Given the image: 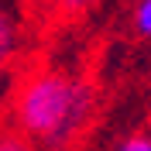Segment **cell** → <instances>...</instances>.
Wrapping results in <instances>:
<instances>
[{"instance_id": "obj_1", "label": "cell", "mask_w": 151, "mask_h": 151, "mask_svg": "<svg viewBox=\"0 0 151 151\" xmlns=\"http://www.w3.org/2000/svg\"><path fill=\"white\" fill-rule=\"evenodd\" d=\"M93 110V93L86 83H72L62 72H38L21 86L14 120L28 137H41L52 148H62L83 131Z\"/></svg>"}, {"instance_id": "obj_2", "label": "cell", "mask_w": 151, "mask_h": 151, "mask_svg": "<svg viewBox=\"0 0 151 151\" xmlns=\"http://www.w3.org/2000/svg\"><path fill=\"white\" fill-rule=\"evenodd\" d=\"M0 58L4 62L14 58V21H10V14L0 17Z\"/></svg>"}, {"instance_id": "obj_3", "label": "cell", "mask_w": 151, "mask_h": 151, "mask_svg": "<svg viewBox=\"0 0 151 151\" xmlns=\"http://www.w3.org/2000/svg\"><path fill=\"white\" fill-rule=\"evenodd\" d=\"M134 28L141 38H151V0H141L134 10Z\"/></svg>"}, {"instance_id": "obj_4", "label": "cell", "mask_w": 151, "mask_h": 151, "mask_svg": "<svg viewBox=\"0 0 151 151\" xmlns=\"http://www.w3.org/2000/svg\"><path fill=\"white\" fill-rule=\"evenodd\" d=\"M117 151H151V134H131L120 141Z\"/></svg>"}, {"instance_id": "obj_5", "label": "cell", "mask_w": 151, "mask_h": 151, "mask_svg": "<svg viewBox=\"0 0 151 151\" xmlns=\"http://www.w3.org/2000/svg\"><path fill=\"white\" fill-rule=\"evenodd\" d=\"M55 4L65 10V14H83V10L93 7V0H55Z\"/></svg>"}, {"instance_id": "obj_6", "label": "cell", "mask_w": 151, "mask_h": 151, "mask_svg": "<svg viewBox=\"0 0 151 151\" xmlns=\"http://www.w3.org/2000/svg\"><path fill=\"white\" fill-rule=\"evenodd\" d=\"M0 151H28V141H24V137H17V134H4Z\"/></svg>"}]
</instances>
